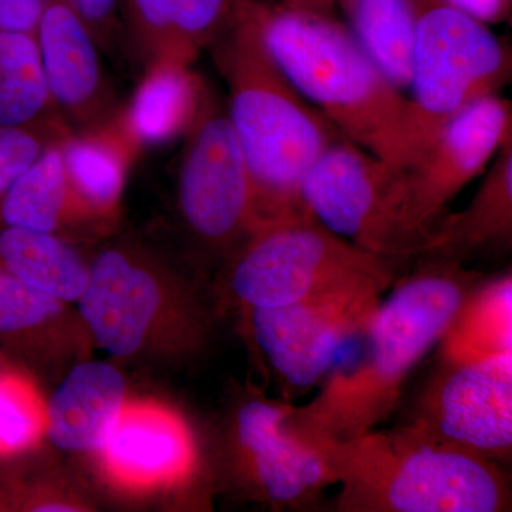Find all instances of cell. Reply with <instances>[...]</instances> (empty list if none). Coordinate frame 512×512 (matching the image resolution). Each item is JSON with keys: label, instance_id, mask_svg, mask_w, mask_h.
Masks as SVG:
<instances>
[{"label": "cell", "instance_id": "6da1fadb", "mask_svg": "<svg viewBox=\"0 0 512 512\" xmlns=\"http://www.w3.org/2000/svg\"><path fill=\"white\" fill-rule=\"evenodd\" d=\"M485 275L439 255L413 261L360 332L357 359L332 370L311 402L292 404L286 431L312 446L355 439L390 420L414 370Z\"/></svg>", "mask_w": 512, "mask_h": 512}, {"label": "cell", "instance_id": "484cf974", "mask_svg": "<svg viewBox=\"0 0 512 512\" xmlns=\"http://www.w3.org/2000/svg\"><path fill=\"white\" fill-rule=\"evenodd\" d=\"M46 407L20 373L0 366V460L25 453L42 437Z\"/></svg>", "mask_w": 512, "mask_h": 512}, {"label": "cell", "instance_id": "cb8c5ba5", "mask_svg": "<svg viewBox=\"0 0 512 512\" xmlns=\"http://www.w3.org/2000/svg\"><path fill=\"white\" fill-rule=\"evenodd\" d=\"M66 124L40 62L35 35L0 32V127Z\"/></svg>", "mask_w": 512, "mask_h": 512}, {"label": "cell", "instance_id": "ac0fdd59", "mask_svg": "<svg viewBox=\"0 0 512 512\" xmlns=\"http://www.w3.org/2000/svg\"><path fill=\"white\" fill-rule=\"evenodd\" d=\"M140 151L120 111L99 127L70 131L63 138L67 177L87 222L106 224L117 217L128 170Z\"/></svg>", "mask_w": 512, "mask_h": 512}, {"label": "cell", "instance_id": "e0dca14e", "mask_svg": "<svg viewBox=\"0 0 512 512\" xmlns=\"http://www.w3.org/2000/svg\"><path fill=\"white\" fill-rule=\"evenodd\" d=\"M191 66L168 55L146 64L136 92L120 110V119L140 150L184 138L197 120L210 87Z\"/></svg>", "mask_w": 512, "mask_h": 512}, {"label": "cell", "instance_id": "3957f363", "mask_svg": "<svg viewBox=\"0 0 512 512\" xmlns=\"http://www.w3.org/2000/svg\"><path fill=\"white\" fill-rule=\"evenodd\" d=\"M269 52L306 100L357 146L397 168L416 157L410 101L338 13L254 0Z\"/></svg>", "mask_w": 512, "mask_h": 512}, {"label": "cell", "instance_id": "4fadbf2b", "mask_svg": "<svg viewBox=\"0 0 512 512\" xmlns=\"http://www.w3.org/2000/svg\"><path fill=\"white\" fill-rule=\"evenodd\" d=\"M511 140V101L491 94L448 120L404 168L413 220L434 244L450 202Z\"/></svg>", "mask_w": 512, "mask_h": 512}, {"label": "cell", "instance_id": "8992f818", "mask_svg": "<svg viewBox=\"0 0 512 512\" xmlns=\"http://www.w3.org/2000/svg\"><path fill=\"white\" fill-rule=\"evenodd\" d=\"M76 303L94 342L120 359L150 349L163 325L195 353L210 340L211 312L194 285L136 245L100 251Z\"/></svg>", "mask_w": 512, "mask_h": 512}, {"label": "cell", "instance_id": "1f68e13d", "mask_svg": "<svg viewBox=\"0 0 512 512\" xmlns=\"http://www.w3.org/2000/svg\"><path fill=\"white\" fill-rule=\"evenodd\" d=\"M485 25L505 22L511 15V0H441Z\"/></svg>", "mask_w": 512, "mask_h": 512}, {"label": "cell", "instance_id": "836d02e7", "mask_svg": "<svg viewBox=\"0 0 512 512\" xmlns=\"http://www.w3.org/2000/svg\"><path fill=\"white\" fill-rule=\"evenodd\" d=\"M5 510H13L12 494H10L9 487L0 485V511Z\"/></svg>", "mask_w": 512, "mask_h": 512}, {"label": "cell", "instance_id": "603a6c76", "mask_svg": "<svg viewBox=\"0 0 512 512\" xmlns=\"http://www.w3.org/2000/svg\"><path fill=\"white\" fill-rule=\"evenodd\" d=\"M439 355L477 357L512 352V275H485L467 293L437 345Z\"/></svg>", "mask_w": 512, "mask_h": 512}, {"label": "cell", "instance_id": "ba28073f", "mask_svg": "<svg viewBox=\"0 0 512 512\" xmlns=\"http://www.w3.org/2000/svg\"><path fill=\"white\" fill-rule=\"evenodd\" d=\"M410 124L417 156L470 104L511 82V47L490 26L441 0H416ZM413 160V161H414Z\"/></svg>", "mask_w": 512, "mask_h": 512}, {"label": "cell", "instance_id": "4316f807", "mask_svg": "<svg viewBox=\"0 0 512 512\" xmlns=\"http://www.w3.org/2000/svg\"><path fill=\"white\" fill-rule=\"evenodd\" d=\"M231 0H174L170 45L164 55L194 63L227 19Z\"/></svg>", "mask_w": 512, "mask_h": 512}, {"label": "cell", "instance_id": "5b68a950", "mask_svg": "<svg viewBox=\"0 0 512 512\" xmlns=\"http://www.w3.org/2000/svg\"><path fill=\"white\" fill-rule=\"evenodd\" d=\"M412 262L356 247L311 212L258 225L221 266L229 301L275 308L349 289L386 292Z\"/></svg>", "mask_w": 512, "mask_h": 512}, {"label": "cell", "instance_id": "5bb4252c", "mask_svg": "<svg viewBox=\"0 0 512 512\" xmlns=\"http://www.w3.org/2000/svg\"><path fill=\"white\" fill-rule=\"evenodd\" d=\"M47 89L72 131L90 130L121 110L100 46L66 0H46L36 33Z\"/></svg>", "mask_w": 512, "mask_h": 512}, {"label": "cell", "instance_id": "7c38bea8", "mask_svg": "<svg viewBox=\"0 0 512 512\" xmlns=\"http://www.w3.org/2000/svg\"><path fill=\"white\" fill-rule=\"evenodd\" d=\"M382 295L376 289H349L292 305L244 309L282 400L293 403L322 384L343 346L365 329Z\"/></svg>", "mask_w": 512, "mask_h": 512}, {"label": "cell", "instance_id": "7a4b0ae2", "mask_svg": "<svg viewBox=\"0 0 512 512\" xmlns=\"http://www.w3.org/2000/svg\"><path fill=\"white\" fill-rule=\"evenodd\" d=\"M207 50L227 84L225 109L247 165L255 227L309 212L301 198L303 178L323 151L345 136L276 63L254 0H231Z\"/></svg>", "mask_w": 512, "mask_h": 512}, {"label": "cell", "instance_id": "9c48e42d", "mask_svg": "<svg viewBox=\"0 0 512 512\" xmlns=\"http://www.w3.org/2000/svg\"><path fill=\"white\" fill-rule=\"evenodd\" d=\"M184 140L177 171L178 212L197 248L222 266L256 222L244 156L227 109L211 90Z\"/></svg>", "mask_w": 512, "mask_h": 512}, {"label": "cell", "instance_id": "83f0119b", "mask_svg": "<svg viewBox=\"0 0 512 512\" xmlns=\"http://www.w3.org/2000/svg\"><path fill=\"white\" fill-rule=\"evenodd\" d=\"M70 131L67 124L0 127V198L50 144Z\"/></svg>", "mask_w": 512, "mask_h": 512}, {"label": "cell", "instance_id": "277c9868", "mask_svg": "<svg viewBox=\"0 0 512 512\" xmlns=\"http://www.w3.org/2000/svg\"><path fill=\"white\" fill-rule=\"evenodd\" d=\"M340 491L338 512H508L504 466L413 423L312 444Z\"/></svg>", "mask_w": 512, "mask_h": 512}, {"label": "cell", "instance_id": "30bf717a", "mask_svg": "<svg viewBox=\"0 0 512 512\" xmlns=\"http://www.w3.org/2000/svg\"><path fill=\"white\" fill-rule=\"evenodd\" d=\"M402 421L507 467L512 456V352L477 357L437 353Z\"/></svg>", "mask_w": 512, "mask_h": 512}, {"label": "cell", "instance_id": "9a60e30c", "mask_svg": "<svg viewBox=\"0 0 512 512\" xmlns=\"http://www.w3.org/2000/svg\"><path fill=\"white\" fill-rule=\"evenodd\" d=\"M99 453L109 473L131 485L173 483L197 466L184 421L154 406H124Z\"/></svg>", "mask_w": 512, "mask_h": 512}, {"label": "cell", "instance_id": "f546056e", "mask_svg": "<svg viewBox=\"0 0 512 512\" xmlns=\"http://www.w3.org/2000/svg\"><path fill=\"white\" fill-rule=\"evenodd\" d=\"M99 43L101 50H114L121 33V0H66Z\"/></svg>", "mask_w": 512, "mask_h": 512}, {"label": "cell", "instance_id": "8fae6325", "mask_svg": "<svg viewBox=\"0 0 512 512\" xmlns=\"http://www.w3.org/2000/svg\"><path fill=\"white\" fill-rule=\"evenodd\" d=\"M293 403L251 389L229 414L225 451L234 483L272 511H306L336 485L318 451L289 434Z\"/></svg>", "mask_w": 512, "mask_h": 512}, {"label": "cell", "instance_id": "7402d4cb", "mask_svg": "<svg viewBox=\"0 0 512 512\" xmlns=\"http://www.w3.org/2000/svg\"><path fill=\"white\" fill-rule=\"evenodd\" d=\"M338 12L394 86L409 90L416 0H338Z\"/></svg>", "mask_w": 512, "mask_h": 512}, {"label": "cell", "instance_id": "d4e9b609", "mask_svg": "<svg viewBox=\"0 0 512 512\" xmlns=\"http://www.w3.org/2000/svg\"><path fill=\"white\" fill-rule=\"evenodd\" d=\"M66 312V303L0 269V345L28 350Z\"/></svg>", "mask_w": 512, "mask_h": 512}, {"label": "cell", "instance_id": "f1b7e54d", "mask_svg": "<svg viewBox=\"0 0 512 512\" xmlns=\"http://www.w3.org/2000/svg\"><path fill=\"white\" fill-rule=\"evenodd\" d=\"M174 0H124L131 42L144 66L164 55L170 45Z\"/></svg>", "mask_w": 512, "mask_h": 512}, {"label": "cell", "instance_id": "d6a6232c", "mask_svg": "<svg viewBox=\"0 0 512 512\" xmlns=\"http://www.w3.org/2000/svg\"><path fill=\"white\" fill-rule=\"evenodd\" d=\"M289 8L313 10V12L338 13V0H278Z\"/></svg>", "mask_w": 512, "mask_h": 512}, {"label": "cell", "instance_id": "d6986e66", "mask_svg": "<svg viewBox=\"0 0 512 512\" xmlns=\"http://www.w3.org/2000/svg\"><path fill=\"white\" fill-rule=\"evenodd\" d=\"M512 248V140L494 157L466 210L448 212L429 254L468 265Z\"/></svg>", "mask_w": 512, "mask_h": 512}, {"label": "cell", "instance_id": "ffe728a7", "mask_svg": "<svg viewBox=\"0 0 512 512\" xmlns=\"http://www.w3.org/2000/svg\"><path fill=\"white\" fill-rule=\"evenodd\" d=\"M63 138L50 144L0 198V225L59 235L66 225L87 222L67 177Z\"/></svg>", "mask_w": 512, "mask_h": 512}, {"label": "cell", "instance_id": "44dd1931", "mask_svg": "<svg viewBox=\"0 0 512 512\" xmlns=\"http://www.w3.org/2000/svg\"><path fill=\"white\" fill-rule=\"evenodd\" d=\"M0 269L64 303L77 302L89 264L60 235L0 225Z\"/></svg>", "mask_w": 512, "mask_h": 512}, {"label": "cell", "instance_id": "2e32d148", "mask_svg": "<svg viewBox=\"0 0 512 512\" xmlns=\"http://www.w3.org/2000/svg\"><path fill=\"white\" fill-rule=\"evenodd\" d=\"M126 379L116 366L89 360L73 367L46 407L47 436L70 453H99L126 406Z\"/></svg>", "mask_w": 512, "mask_h": 512}, {"label": "cell", "instance_id": "4dcf8cb0", "mask_svg": "<svg viewBox=\"0 0 512 512\" xmlns=\"http://www.w3.org/2000/svg\"><path fill=\"white\" fill-rule=\"evenodd\" d=\"M46 0H0V32L35 35Z\"/></svg>", "mask_w": 512, "mask_h": 512}, {"label": "cell", "instance_id": "52a82bcc", "mask_svg": "<svg viewBox=\"0 0 512 512\" xmlns=\"http://www.w3.org/2000/svg\"><path fill=\"white\" fill-rule=\"evenodd\" d=\"M306 210L330 231L384 258L413 262L434 238L414 222L404 168L357 146L333 141L301 184Z\"/></svg>", "mask_w": 512, "mask_h": 512}]
</instances>
